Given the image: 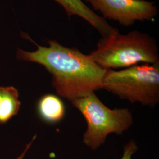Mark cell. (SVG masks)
<instances>
[{
	"label": "cell",
	"instance_id": "obj_4",
	"mask_svg": "<svg viewBox=\"0 0 159 159\" xmlns=\"http://www.w3.org/2000/svg\"><path fill=\"white\" fill-rule=\"evenodd\" d=\"M71 102L85 119L87 127L83 142L93 150L106 142L108 134L121 135L133 124L132 114L128 108H108L95 93Z\"/></svg>",
	"mask_w": 159,
	"mask_h": 159
},
{
	"label": "cell",
	"instance_id": "obj_8",
	"mask_svg": "<svg viewBox=\"0 0 159 159\" xmlns=\"http://www.w3.org/2000/svg\"><path fill=\"white\" fill-rule=\"evenodd\" d=\"M21 102L17 89L12 87H4V94L0 106V124L6 123L20 110Z\"/></svg>",
	"mask_w": 159,
	"mask_h": 159
},
{
	"label": "cell",
	"instance_id": "obj_7",
	"mask_svg": "<svg viewBox=\"0 0 159 159\" xmlns=\"http://www.w3.org/2000/svg\"><path fill=\"white\" fill-rule=\"evenodd\" d=\"M37 110L42 119L49 123H57L63 119L65 106L63 101L54 94L41 97L38 102Z\"/></svg>",
	"mask_w": 159,
	"mask_h": 159
},
{
	"label": "cell",
	"instance_id": "obj_5",
	"mask_svg": "<svg viewBox=\"0 0 159 159\" xmlns=\"http://www.w3.org/2000/svg\"><path fill=\"white\" fill-rule=\"evenodd\" d=\"M105 18L113 20L124 26L136 21L151 20L157 15V7L146 0H85Z\"/></svg>",
	"mask_w": 159,
	"mask_h": 159
},
{
	"label": "cell",
	"instance_id": "obj_11",
	"mask_svg": "<svg viewBox=\"0 0 159 159\" xmlns=\"http://www.w3.org/2000/svg\"><path fill=\"white\" fill-rule=\"evenodd\" d=\"M4 93V87H0V106L2 103Z\"/></svg>",
	"mask_w": 159,
	"mask_h": 159
},
{
	"label": "cell",
	"instance_id": "obj_2",
	"mask_svg": "<svg viewBox=\"0 0 159 159\" xmlns=\"http://www.w3.org/2000/svg\"><path fill=\"white\" fill-rule=\"evenodd\" d=\"M89 55L104 70L127 68L141 63H159L155 39L149 34L137 31L102 37L96 49Z\"/></svg>",
	"mask_w": 159,
	"mask_h": 159
},
{
	"label": "cell",
	"instance_id": "obj_1",
	"mask_svg": "<svg viewBox=\"0 0 159 159\" xmlns=\"http://www.w3.org/2000/svg\"><path fill=\"white\" fill-rule=\"evenodd\" d=\"M35 44V51L18 48L17 58L44 66L51 74L52 86L59 96L71 102L102 89L106 70L89 55L76 48L62 46L56 40H49L48 47Z\"/></svg>",
	"mask_w": 159,
	"mask_h": 159
},
{
	"label": "cell",
	"instance_id": "obj_9",
	"mask_svg": "<svg viewBox=\"0 0 159 159\" xmlns=\"http://www.w3.org/2000/svg\"><path fill=\"white\" fill-rule=\"evenodd\" d=\"M137 150L138 146L136 143L133 140H131L124 147L123 156L121 159H131L133 155L136 153Z\"/></svg>",
	"mask_w": 159,
	"mask_h": 159
},
{
	"label": "cell",
	"instance_id": "obj_10",
	"mask_svg": "<svg viewBox=\"0 0 159 159\" xmlns=\"http://www.w3.org/2000/svg\"><path fill=\"white\" fill-rule=\"evenodd\" d=\"M36 137H37V135L35 134V136H34L33 137V139H32V140L30 142L29 144L26 146V147L25 148V149H24V150L23 151V153L21 154L18 157H17L16 159H24V157H25V154L27 153V152L29 151V149H30V148H31V145L33 144V143H34V141H35V139H36Z\"/></svg>",
	"mask_w": 159,
	"mask_h": 159
},
{
	"label": "cell",
	"instance_id": "obj_6",
	"mask_svg": "<svg viewBox=\"0 0 159 159\" xmlns=\"http://www.w3.org/2000/svg\"><path fill=\"white\" fill-rule=\"evenodd\" d=\"M54 1L63 7L68 17L77 16L81 17L96 29L102 37L119 32L118 29L111 26L104 18L96 14L82 0Z\"/></svg>",
	"mask_w": 159,
	"mask_h": 159
},
{
	"label": "cell",
	"instance_id": "obj_3",
	"mask_svg": "<svg viewBox=\"0 0 159 159\" xmlns=\"http://www.w3.org/2000/svg\"><path fill=\"white\" fill-rule=\"evenodd\" d=\"M102 89L121 99L153 108L159 102V63L106 70Z\"/></svg>",
	"mask_w": 159,
	"mask_h": 159
}]
</instances>
